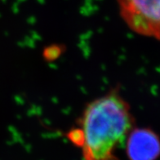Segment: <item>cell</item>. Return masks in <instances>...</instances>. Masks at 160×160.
Segmentation results:
<instances>
[{
  "instance_id": "1",
  "label": "cell",
  "mask_w": 160,
  "mask_h": 160,
  "mask_svg": "<svg viewBox=\"0 0 160 160\" xmlns=\"http://www.w3.org/2000/svg\"><path fill=\"white\" fill-rule=\"evenodd\" d=\"M134 125L129 104L111 90L86 105L70 140L81 148L82 160H119L116 150Z\"/></svg>"
},
{
  "instance_id": "2",
  "label": "cell",
  "mask_w": 160,
  "mask_h": 160,
  "mask_svg": "<svg viewBox=\"0 0 160 160\" xmlns=\"http://www.w3.org/2000/svg\"><path fill=\"white\" fill-rule=\"evenodd\" d=\"M120 16L136 34L160 41V0H117Z\"/></svg>"
},
{
  "instance_id": "3",
  "label": "cell",
  "mask_w": 160,
  "mask_h": 160,
  "mask_svg": "<svg viewBox=\"0 0 160 160\" xmlns=\"http://www.w3.org/2000/svg\"><path fill=\"white\" fill-rule=\"evenodd\" d=\"M126 141L129 160H156L159 157L160 138L152 129L134 128Z\"/></svg>"
}]
</instances>
